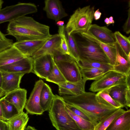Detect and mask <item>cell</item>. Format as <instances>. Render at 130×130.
I'll return each mask as SVG.
<instances>
[{"label": "cell", "instance_id": "b9f144b4", "mask_svg": "<svg viewBox=\"0 0 130 130\" xmlns=\"http://www.w3.org/2000/svg\"><path fill=\"white\" fill-rule=\"evenodd\" d=\"M56 24L58 26H63L64 25V21L60 20L57 22Z\"/></svg>", "mask_w": 130, "mask_h": 130}, {"label": "cell", "instance_id": "30bf717a", "mask_svg": "<svg viewBox=\"0 0 130 130\" xmlns=\"http://www.w3.org/2000/svg\"><path fill=\"white\" fill-rule=\"evenodd\" d=\"M67 82L76 83L83 78L80 68L74 60L56 63Z\"/></svg>", "mask_w": 130, "mask_h": 130}, {"label": "cell", "instance_id": "484cf974", "mask_svg": "<svg viewBox=\"0 0 130 130\" xmlns=\"http://www.w3.org/2000/svg\"><path fill=\"white\" fill-rule=\"evenodd\" d=\"M79 68L90 67L103 69L106 71L113 70V66L110 64L91 60L80 58L76 62Z\"/></svg>", "mask_w": 130, "mask_h": 130}, {"label": "cell", "instance_id": "7a4b0ae2", "mask_svg": "<svg viewBox=\"0 0 130 130\" xmlns=\"http://www.w3.org/2000/svg\"><path fill=\"white\" fill-rule=\"evenodd\" d=\"M95 94L85 92L78 95L62 97L66 103L82 111L98 123L118 109L101 103Z\"/></svg>", "mask_w": 130, "mask_h": 130}, {"label": "cell", "instance_id": "44dd1931", "mask_svg": "<svg viewBox=\"0 0 130 130\" xmlns=\"http://www.w3.org/2000/svg\"><path fill=\"white\" fill-rule=\"evenodd\" d=\"M26 56L13 45L0 53V67L13 63Z\"/></svg>", "mask_w": 130, "mask_h": 130}, {"label": "cell", "instance_id": "f1b7e54d", "mask_svg": "<svg viewBox=\"0 0 130 130\" xmlns=\"http://www.w3.org/2000/svg\"><path fill=\"white\" fill-rule=\"evenodd\" d=\"M4 120L8 121L20 114L17 108L3 97L0 99Z\"/></svg>", "mask_w": 130, "mask_h": 130}, {"label": "cell", "instance_id": "8992f818", "mask_svg": "<svg viewBox=\"0 0 130 130\" xmlns=\"http://www.w3.org/2000/svg\"><path fill=\"white\" fill-rule=\"evenodd\" d=\"M37 11L36 6L32 3H19L7 6L0 9V24L36 12Z\"/></svg>", "mask_w": 130, "mask_h": 130}, {"label": "cell", "instance_id": "e575fe53", "mask_svg": "<svg viewBox=\"0 0 130 130\" xmlns=\"http://www.w3.org/2000/svg\"><path fill=\"white\" fill-rule=\"evenodd\" d=\"M65 27L64 25L59 26L58 34L61 38L60 47L64 53L70 55L68 43L65 34Z\"/></svg>", "mask_w": 130, "mask_h": 130}, {"label": "cell", "instance_id": "d590c367", "mask_svg": "<svg viewBox=\"0 0 130 130\" xmlns=\"http://www.w3.org/2000/svg\"><path fill=\"white\" fill-rule=\"evenodd\" d=\"M65 105L66 107L75 114L86 120L91 122L95 126L98 123V122L97 123L95 122L85 113L74 106L67 104L65 102Z\"/></svg>", "mask_w": 130, "mask_h": 130}, {"label": "cell", "instance_id": "74e56055", "mask_svg": "<svg viewBox=\"0 0 130 130\" xmlns=\"http://www.w3.org/2000/svg\"><path fill=\"white\" fill-rule=\"evenodd\" d=\"M6 36L0 30V53L11 47L14 43L12 40L7 38Z\"/></svg>", "mask_w": 130, "mask_h": 130}, {"label": "cell", "instance_id": "4dcf8cb0", "mask_svg": "<svg viewBox=\"0 0 130 130\" xmlns=\"http://www.w3.org/2000/svg\"><path fill=\"white\" fill-rule=\"evenodd\" d=\"M98 101L102 104L113 107L117 108H122L123 107L111 97L109 93L108 89L98 92L95 94Z\"/></svg>", "mask_w": 130, "mask_h": 130}, {"label": "cell", "instance_id": "603a6c76", "mask_svg": "<svg viewBox=\"0 0 130 130\" xmlns=\"http://www.w3.org/2000/svg\"><path fill=\"white\" fill-rule=\"evenodd\" d=\"M115 45L116 55L115 64L113 66V70L127 76L129 75H130V62L121 54L118 46L116 42Z\"/></svg>", "mask_w": 130, "mask_h": 130}, {"label": "cell", "instance_id": "7402d4cb", "mask_svg": "<svg viewBox=\"0 0 130 130\" xmlns=\"http://www.w3.org/2000/svg\"><path fill=\"white\" fill-rule=\"evenodd\" d=\"M106 130H130V110L125 111L113 120Z\"/></svg>", "mask_w": 130, "mask_h": 130}, {"label": "cell", "instance_id": "4fadbf2b", "mask_svg": "<svg viewBox=\"0 0 130 130\" xmlns=\"http://www.w3.org/2000/svg\"><path fill=\"white\" fill-rule=\"evenodd\" d=\"M43 10L47 17L56 22L68 16L62 6L61 2L59 0H46Z\"/></svg>", "mask_w": 130, "mask_h": 130}, {"label": "cell", "instance_id": "277c9868", "mask_svg": "<svg viewBox=\"0 0 130 130\" xmlns=\"http://www.w3.org/2000/svg\"><path fill=\"white\" fill-rule=\"evenodd\" d=\"M94 7L88 5L77 8L71 16L65 30L67 35L87 32L92 24Z\"/></svg>", "mask_w": 130, "mask_h": 130}, {"label": "cell", "instance_id": "7dc6e473", "mask_svg": "<svg viewBox=\"0 0 130 130\" xmlns=\"http://www.w3.org/2000/svg\"><path fill=\"white\" fill-rule=\"evenodd\" d=\"M2 82V75L1 71H0V88H1Z\"/></svg>", "mask_w": 130, "mask_h": 130}, {"label": "cell", "instance_id": "f35d334b", "mask_svg": "<svg viewBox=\"0 0 130 130\" xmlns=\"http://www.w3.org/2000/svg\"><path fill=\"white\" fill-rule=\"evenodd\" d=\"M128 10L127 18L123 26L124 31L127 34L130 32V8L129 6Z\"/></svg>", "mask_w": 130, "mask_h": 130}, {"label": "cell", "instance_id": "8d00e7d4", "mask_svg": "<svg viewBox=\"0 0 130 130\" xmlns=\"http://www.w3.org/2000/svg\"><path fill=\"white\" fill-rule=\"evenodd\" d=\"M52 55L54 61L56 63L60 61L75 60L70 55L64 53L61 49L55 51Z\"/></svg>", "mask_w": 130, "mask_h": 130}, {"label": "cell", "instance_id": "ee69618b", "mask_svg": "<svg viewBox=\"0 0 130 130\" xmlns=\"http://www.w3.org/2000/svg\"><path fill=\"white\" fill-rule=\"evenodd\" d=\"M24 130H37L34 127L28 126L25 128Z\"/></svg>", "mask_w": 130, "mask_h": 130}, {"label": "cell", "instance_id": "60d3db41", "mask_svg": "<svg viewBox=\"0 0 130 130\" xmlns=\"http://www.w3.org/2000/svg\"><path fill=\"white\" fill-rule=\"evenodd\" d=\"M102 14L99 11V9H97L94 12L93 14L94 18L95 20L99 19Z\"/></svg>", "mask_w": 130, "mask_h": 130}, {"label": "cell", "instance_id": "2e32d148", "mask_svg": "<svg viewBox=\"0 0 130 130\" xmlns=\"http://www.w3.org/2000/svg\"><path fill=\"white\" fill-rule=\"evenodd\" d=\"M87 32L104 43L114 44L116 42L114 33L106 26L92 24Z\"/></svg>", "mask_w": 130, "mask_h": 130}, {"label": "cell", "instance_id": "681fc988", "mask_svg": "<svg viewBox=\"0 0 130 130\" xmlns=\"http://www.w3.org/2000/svg\"><path fill=\"white\" fill-rule=\"evenodd\" d=\"M4 3L3 1L0 0V9L2 8V5Z\"/></svg>", "mask_w": 130, "mask_h": 130}, {"label": "cell", "instance_id": "ac0fdd59", "mask_svg": "<svg viewBox=\"0 0 130 130\" xmlns=\"http://www.w3.org/2000/svg\"><path fill=\"white\" fill-rule=\"evenodd\" d=\"M27 93L26 89L20 88L6 94L3 97L13 105L20 113L23 112L26 103Z\"/></svg>", "mask_w": 130, "mask_h": 130}, {"label": "cell", "instance_id": "cb8c5ba5", "mask_svg": "<svg viewBox=\"0 0 130 130\" xmlns=\"http://www.w3.org/2000/svg\"><path fill=\"white\" fill-rule=\"evenodd\" d=\"M54 95L49 86L44 83L41 89L40 95V103L44 112L48 110L51 108L54 97Z\"/></svg>", "mask_w": 130, "mask_h": 130}, {"label": "cell", "instance_id": "5bb4252c", "mask_svg": "<svg viewBox=\"0 0 130 130\" xmlns=\"http://www.w3.org/2000/svg\"><path fill=\"white\" fill-rule=\"evenodd\" d=\"M49 38L16 42L13 46L23 55L32 57Z\"/></svg>", "mask_w": 130, "mask_h": 130}, {"label": "cell", "instance_id": "ba28073f", "mask_svg": "<svg viewBox=\"0 0 130 130\" xmlns=\"http://www.w3.org/2000/svg\"><path fill=\"white\" fill-rule=\"evenodd\" d=\"M44 83L41 79L36 82L25 107L27 114L41 115L44 112L40 104V95Z\"/></svg>", "mask_w": 130, "mask_h": 130}, {"label": "cell", "instance_id": "83f0119b", "mask_svg": "<svg viewBox=\"0 0 130 130\" xmlns=\"http://www.w3.org/2000/svg\"><path fill=\"white\" fill-rule=\"evenodd\" d=\"M116 43L127 59V57L130 53V37H127L117 31L114 33Z\"/></svg>", "mask_w": 130, "mask_h": 130}, {"label": "cell", "instance_id": "8fae6325", "mask_svg": "<svg viewBox=\"0 0 130 130\" xmlns=\"http://www.w3.org/2000/svg\"><path fill=\"white\" fill-rule=\"evenodd\" d=\"M108 89L109 95L113 99L127 109L130 107V85L122 84Z\"/></svg>", "mask_w": 130, "mask_h": 130}, {"label": "cell", "instance_id": "ab89813d", "mask_svg": "<svg viewBox=\"0 0 130 130\" xmlns=\"http://www.w3.org/2000/svg\"><path fill=\"white\" fill-rule=\"evenodd\" d=\"M0 130H10L9 125L6 121L0 119Z\"/></svg>", "mask_w": 130, "mask_h": 130}, {"label": "cell", "instance_id": "9a60e30c", "mask_svg": "<svg viewBox=\"0 0 130 130\" xmlns=\"http://www.w3.org/2000/svg\"><path fill=\"white\" fill-rule=\"evenodd\" d=\"M1 71L2 75L1 88L6 94L20 88L21 80L25 74Z\"/></svg>", "mask_w": 130, "mask_h": 130}, {"label": "cell", "instance_id": "7c38bea8", "mask_svg": "<svg viewBox=\"0 0 130 130\" xmlns=\"http://www.w3.org/2000/svg\"><path fill=\"white\" fill-rule=\"evenodd\" d=\"M34 58L26 56L13 63L0 67V71L10 73L24 74L32 72Z\"/></svg>", "mask_w": 130, "mask_h": 130}, {"label": "cell", "instance_id": "d4e9b609", "mask_svg": "<svg viewBox=\"0 0 130 130\" xmlns=\"http://www.w3.org/2000/svg\"><path fill=\"white\" fill-rule=\"evenodd\" d=\"M29 119L27 113L23 111L6 121L10 130H24Z\"/></svg>", "mask_w": 130, "mask_h": 130}, {"label": "cell", "instance_id": "1f68e13d", "mask_svg": "<svg viewBox=\"0 0 130 130\" xmlns=\"http://www.w3.org/2000/svg\"><path fill=\"white\" fill-rule=\"evenodd\" d=\"M66 107L69 114L81 130H94L95 126L92 122L77 115Z\"/></svg>", "mask_w": 130, "mask_h": 130}, {"label": "cell", "instance_id": "bcb514c9", "mask_svg": "<svg viewBox=\"0 0 130 130\" xmlns=\"http://www.w3.org/2000/svg\"><path fill=\"white\" fill-rule=\"evenodd\" d=\"M108 20L110 24H114L115 21L113 20V17L111 16L108 18Z\"/></svg>", "mask_w": 130, "mask_h": 130}, {"label": "cell", "instance_id": "f6af8a7d", "mask_svg": "<svg viewBox=\"0 0 130 130\" xmlns=\"http://www.w3.org/2000/svg\"><path fill=\"white\" fill-rule=\"evenodd\" d=\"M6 94L5 93L1 88H0V98L3 96H4Z\"/></svg>", "mask_w": 130, "mask_h": 130}, {"label": "cell", "instance_id": "4316f807", "mask_svg": "<svg viewBox=\"0 0 130 130\" xmlns=\"http://www.w3.org/2000/svg\"><path fill=\"white\" fill-rule=\"evenodd\" d=\"M79 68L83 78L87 81L98 80L108 72L103 69L98 68L90 67Z\"/></svg>", "mask_w": 130, "mask_h": 130}, {"label": "cell", "instance_id": "52a82bcc", "mask_svg": "<svg viewBox=\"0 0 130 130\" xmlns=\"http://www.w3.org/2000/svg\"><path fill=\"white\" fill-rule=\"evenodd\" d=\"M84 38L77 41L80 58H82L110 64L106 55L100 46L96 42Z\"/></svg>", "mask_w": 130, "mask_h": 130}, {"label": "cell", "instance_id": "ffe728a7", "mask_svg": "<svg viewBox=\"0 0 130 130\" xmlns=\"http://www.w3.org/2000/svg\"><path fill=\"white\" fill-rule=\"evenodd\" d=\"M80 34L82 37L94 41L98 44L106 55L110 64L113 66L114 65L116 55L115 43L111 44L103 42L87 32L82 33Z\"/></svg>", "mask_w": 130, "mask_h": 130}, {"label": "cell", "instance_id": "6da1fadb", "mask_svg": "<svg viewBox=\"0 0 130 130\" xmlns=\"http://www.w3.org/2000/svg\"><path fill=\"white\" fill-rule=\"evenodd\" d=\"M7 35L14 37L17 42L49 38L52 36L50 27L33 18L24 16L9 22Z\"/></svg>", "mask_w": 130, "mask_h": 130}, {"label": "cell", "instance_id": "d6986e66", "mask_svg": "<svg viewBox=\"0 0 130 130\" xmlns=\"http://www.w3.org/2000/svg\"><path fill=\"white\" fill-rule=\"evenodd\" d=\"M60 43L61 38L59 34L52 35L32 57L35 58L46 54L52 55L55 51L61 49Z\"/></svg>", "mask_w": 130, "mask_h": 130}, {"label": "cell", "instance_id": "7bdbcfd3", "mask_svg": "<svg viewBox=\"0 0 130 130\" xmlns=\"http://www.w3.org/2000/svg\"><path fill=\"white\" fill-rule=\"evenodd\" d=\"M0 119L4 120L3 117L2 109L1 103H0Z\"/></svg>", "mask_w": 130, "mask_h": 130}, {"label": "cell", "instance_id": "3957f363", "mask_svg": "<svg viewBox=\"0 0 130 130\" xmlns=\"http://www.w3.org/2000/svg\"><path fill=\"white\" fill-rule=\"evenodd\" d=\"M48 111L52 124L57 130H81L66 110L62 96L55 95Z\"/></svg>", "mask_w": 130, "mask_h": 130}, {"label": "cell", "instance_id": "836d02e7", "mask_svg": "<svg viewBox=\"0 0 130 130\" xmlns=\"http://www.w3.org/2000/svg\"><path fill=\"white\" fill-rule=\"evenodd\" d=\"M45 79L57 85L67 82L55 62L51 72Z\"/></svg>", "mask_w": 130, "mask_h": 130}, {"label": "cell", "instance_id": "5b68a950", "mask_svg": "<svg viewBox=\"0 0 130 130\" xmlns=\"http://www.w3.org/2000/svg\"><path fill=\"white\" fill-rule=\"evenodd\" d=\"M122 84L130 85V75L127 76L112 70L93 82L90 85L89 90L93 92H98Z\"/></svg>", "mask_w": 130, "mask_h": 130}, {"label": "cell", "instance_id": "9c48e42d", "mask_svg": "<svg viewBox=\"0 0 130 130\" xmlns=\"http://www.w3.org/2000/svg\"><path fill=\"white\" fill-rule=\"evenodd\" d=\"M54 63L53 56L50 54L34 58L32 72L41 78L46 79L51 72Z\"/></svg>", "mask_w": 130, "mask_h": 130}, {"label": "cell", "instance_id": "d6a6232c", "mask_svg": "<svg viewBox=\"0 0 130 130\" xmlns=\"http://www.w3.org/2000/svg\"><path fill=\"white\" fill-rule=\"evenodd\" d=\"M70 55L75 61H78L80 58V54L76 41L73 35H67Z\"/></svg>", "mask_w": 130, "mask_h": 130}, {"label": "cell", "instance_id": "c3c4849f", "mask_svg": "<svg viewBox=\"0 0 130 130\" xmlns=\"http://www.w3.org/2000/svg\"><path fill=\"white\" fill-rule=\"evenodd\" d=\"M104 21L105 23L107 25V26H108L110 24L108 18H106L104 20Z\"/></svg>", "mask_w": 130, "mask_h": 130}, {"label": "cell", "instance_id": "e0dca14e", "mask_svg": "<svg viewBox=\"0 0 130 130\" xmlns=\"http://www.w3.org/2000/svg\"><path fill=\"white\" fill-rule=\"evenodd\" d=\"M86 81L83 78L80 81L76 83L67 82L57 84L60 96L77 95L85 93Z\"/></svg>", "mask_w": 130, "mask_h": 130}, {"label": "cell", "instance_id": "f546056e", "mask_svg": "<svg viewBox=\"0 0 130 130\" xmlns=\"http://www.w3.org/2000/svg\"><path fill=\"white\" fill-rule=\"evenodd\" d=\"M125 111L122 108L118 109L99 122L95 126L94 130H106L113 120L123 113Z\"/></svg>", "mask_w": 130, "mask_h": 130}]
</instances>
